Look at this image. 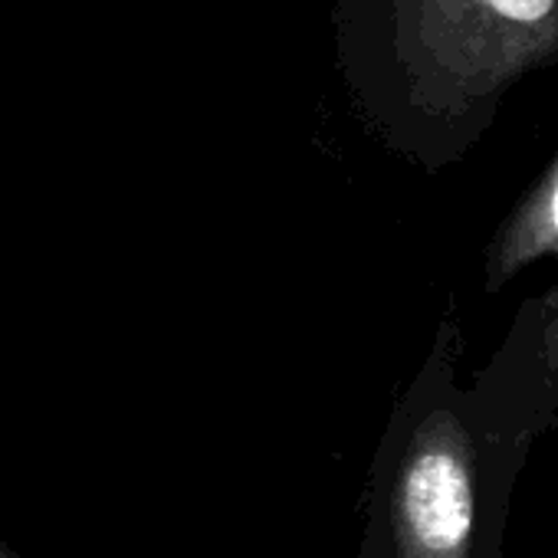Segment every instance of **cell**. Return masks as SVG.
<instances>
[{"mask_svg":"<svg viewBox=\"0 0 558 558\" xmlns=\"http://www.w3.org/2000/svg\"><path fill=\"white\" fill-rule=\"evenodd\" d=\"M332 47L368 132L440 174L529 76L558 66V0H336Z\"/></svg>","mask_w":558,"mask_h":558,"instance_id":"cell-2","label":"cell"},{"mask_svg":"<svg viewBox=\"0 0 558 558\" xmlns=\"http://www.w3.org/2000/svg\"><path fill=\"white\" fill-rule=\"evenodd\" d=\"M555 424L535 296L473 378L444 316L375 447L355 558H499L519 476Z\"/></svg>","mask_w":558,"mask_h":558,"instance_id":"cell-1","label":"cell"},{"mask_svg":"<svg viewBox=\"0 0 558 558\" xmlns=\"http://www.w3.org/2000/svg\"><path fill=\"white\" fill-rule=\"evenodd\" d=\"M538 263H555V279L535 300L542 313L545 368L558 391V148L489 233L480 263V290L496 296Z\"/></svg>","mask_w":558,"mask_h":558,"instance_id":"cell-3","label":"cell"},{"mask_svg":"<svg viewBox=\"0 0 558 558\" xmlns=\"http://www.w3.org/2000/svg\"><path fill=\"white\" fill-rule=\"evenodd\" d=\"M0 558H17V555H14L11 548H4V545H0Z\"/></svg>","mask_w":558,"mask_h":558,"instance_id":"cell-4","label":"cell"}]
</instances>
